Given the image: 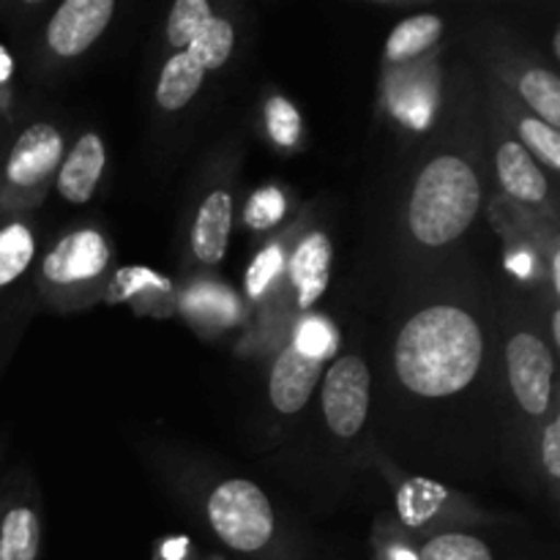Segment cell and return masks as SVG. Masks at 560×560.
<instances>
[{"label":"cell","mask_w":560,"mask_h":560,"mask_svg":"<svg viewBox=\"0 0 560 560\" xmlns=\"http://www.w3.org/2000/svg\"><path fill=\"white\" fill-rule=\"evenodd\" d=\"M485 355L481 328L459 306H430L410 317L397 337L394 366L419 397H452L474 383Z\"/></svg>","instance_id":"obj_1"},{"label":"cell","mask_w":560,"mask_h":560,"mask_svg":"<svg viewBox=\"0 0 560 560\" xmlns=\"http://www.w3.org/2000/svg\"><path fill=\"white\" fill-rule=\"evenodd\" d=\"M481 206V186L474 167L459 156H438L421 170L410 197L408 222L416 241L443 246L474 224Z\"/></svg>","instance_id":"obj_2"},{"label":"cell","mask_w":560,"mask_h":560,"mask_svg":"<svg viewBox=\"0 0 560 560\" xmlns=\"http://www.w3.org/2000/svg\"><path fill=\"white\" fill-rule=\"evenodd\" d=\"M208 520L219 539L235 552H260L273 539V509L257 485L222 481L208 498Z\"/></svg>","instance_id":"obj_3"},{"label":"cell","mask_w":560,"mask_h":560,"mask_svg":"<svg viewBox=\"0 0 560 560\" xmlns=\"http://www.w3.org/2000/svg\"><path fill=\"white\" fill-rule=\"evenodd\" d=\"M370 410V366L359 355H342L326 372L323 413L337 438L359 435Z\"/></svg>","instance_id":"obj_4"},{"label":"cell","mask_w":560,"mask_h":560,"mask_svg":"<svg viewBox=\"0 0 560 560\" xmlns=\"http://www.w3.org/2000/svg\"><path fill=\"white\" fill-rule=\"evenodd\" d=\"M509 383L520 408L530 416H545L552 402V353L534 334H514L506 348Z\"/></svg>","instance_id":"obj_5"},{"label":"cell","mask_w":560,"mask_h":560,"mask_svg":"<svg viewBox=\"0 0 560 560\" xmlns=\"http://www.w3.org/2000/svg\"><path fill=\"white\" fill-rule=\"evenodd\" d=\"M113 14V0H66L47 25L49 49L60 58H77L102 36Z\"/></svg>","instance_id":"obj_6"},{"label":"cell","mask_w":560,"mask_h":560,"mask_svg":"<svg viewBox=\"0 0 560 560\" xmlns=\"http://www.w3.org/2000/svg\"><path fill=\"white\" fill-rule=\"evenodd\" d=\"M63 156V140L52 124H33L16 137L5 159V180L16 189L42 184Z\"/></svg>","instance_id":"obj_7"},{"label":"cell","mask_w":560,"mask_h":560,"mask_svg":"<svg viewBox=\"0 0 560 560\" xmlns=\"http://www.w3.org/2000/svg\"><path fill=\"white\" fill-rule=\"evenodd\" d=\"M107 241L96 230H80V233L66 235L49 249L42 271L52 284H77L96 279L107 268Z\"/></svg>","instance_id":"obj_8"},{"label":"cell","mask_w":560,"mask_h":560,"mask_svg":"<svg viewBox=\"0 0 560 560\" xmlns=\"http://www.w3.org/2000/svg\"><path fill=\"white\" fill-rule=\"evenodd\" d=\"M323 359L317 355L301 353L299 348H288L277 359L271 370V383H268V394L279 413L293 416L310 402L312 392H315L317 381H320Z\"/></svg>","instance_id":"obj_9"},{"label":"cell","mask_w":560,"mask_h":560,"mask_svg":"<svg viewBox=\"0 0 560 560\" xmlns=\"http://www.w3.org/2000/svg\"><path fill=\"white\" fill-rule=\"evenodd\" d=\"M104 162H107V151H104L102 137L93 131L82 135L58 173L60 197L69 202L91 200L104 173Z\"/></svg>","instance_id":"obj_10"},{"label":"cell","mask_w":560,"mask_h":560,"mask_svg":"<svg viewBox=\"0 0 560 560\" xmlns=\"http://www.w3.org/2000/svg\"><path fill=\"white\" fill-rule=\"evenodd\" d=\"M230 228H233V197L224 189L211 191L197 211L195 230H191V249L206 266L222 262L228 252Z\"/></svg>","instance_id":"obj_11"},{"label":"cell","mask_w":560,"mask_h":560,"mask_svg":"<svg viewBox=\"0 0 560 560\" xmlns=\"http://www.w3.org/2000/svg\"><path fill=\"white\" fill-rule=\"evenodd\" d=\"M331 273V241L323 233L310 235L293 255V279L299 284V306L310 310L326 293Z\"/></svg>","instance_id":"obj_12"},{"label":"cell","mask_w":560,"mask_h":560,"mask_svg":"<svg viewBox=\"0 0 560 560\" xmlns=\"http://www.w3.org/2000/svg\"><path fill=\"white\" fill-rule=\"evenodd\" d=\"M498 175L503 189L523 202H541L547 197V178L536 167L534 156L520 142H503L498 148Z\"/></svg>","instance_id":"obj_13"},{"label":"cell","mask_w":560,"mask_h":560,"mask_svg":"<svg viewBox=\"0 0 560 560\" xmlns=\"http://www.w3.org/2000/svg\"><path fill=\"white\" fill-rule=\"evenodd\" d=\"M202 77L206 69L191 58L186 49L175 52L173 58L164 63L162 77H159L156 88V102L162 109H180L195 98V93L200 91Z\"/></svg>","instance_id":"obj_14"},{"label":"cell","mask_w":560,"mask_h":560,"mask_svg":"<svg viewBox=\"0 0 560 560\" xmlns=\"http://www.w3.org/2000/svg\"><path fill=\"white\" fill-rule=\"evenodd\" d=\"M42 525L31 506H11L0 517V560H38Z\"/></svg>","instance_id":"obj_15"},{"label":"cell","mask_w":560,"mask_h":560,"mask_svg":"<svg viewBox=\"0 0 560 560\" xmlns=\"http://www.w3.org/2000/svg\"><path fill=\"white\" fill-rule=\"evenodd\" d=\"M443 36V20L435 14H419L410 20L399 22L392 31L386 42V58L392 63H402V60L416 58V55L427 52L438 38Z\"/></svg>","instance_id":"obj_16"},{"label":"cell","mask_w":560,"mask_h":560,"mask_svg":"<svg viewBox=\"0 0 560 560\" xmlns=\"http://www.w3.org/2000/svg\"><path fill=\"white\" fill-rule=\"evenodd\" d=\"M520 93L539 120L558 129L560 124V80L547 69H528L520 77Z\"/></svg>","instance_id":"obj_17"},{"label":"cell","mask_w":560,"mask_h":560,"mask_svg":"<svg viewBox=\"0 0 560 560\" xmlns=\"http://www.w3.org/2000/svg\"><path fill=\"white\" fill-rule=\"evenodd\" d=\"M36 252L33 233L20 222H11L0 230V288L11 284L27 271Z\"/></svg>","instance_id":"obj_18"},{"label":"cell","mask_w":560,"mask_h":560,"mask_svg":"<svg viewBox=\"0 0 560 560\" xmlns=\"http://www.w3.org/2000/svg\"><path fill=\"white\" fill-rule=\"evenodd\" d=\"M235 44V31L228 20H219L213 16L206 27L195 36V42L186 47V52L202 66V69H219V66L228 63L230 52H233Z\"/></svg>","instance_id":"obj_19"},{"label":"cell","mask_w":560,"mask_h":560,"mask_svg":"<svg viewBox=\"0 0 560 560\" xmlns=\"http://www.w3.org/2000/svg\"><path fill=\"white\" fill-rule=\"evenodd\" d=\"M213 20V11L206 0H178L170 11L167 20V42L173 47L186 49L195 42L197 33Z\"/></svg>","instance_id":"obj_20"},{"label":"cell","mask_w":560,"mask_h":560,"mask_svg":"<svg viewBox=\"0 0 560 560\" xmlns=\"http://www.w3.org/2000/svg\"><path fill=\"white\" fill-rule=\"evenodd\" d=\"M419 560H495L490 547L468 534H441L419 550Z\"/></svg>","instance_id":"obj_21"},{"label":"cell","mask_w":560,"mask_h":560,"mask_svg":"<svg viewBox=\"0 0 560 560\" xmlns=\"http://www.w3.org/2000/svg\"><path fill=\"white\" fill-rule=\"evenodd\" d=\"M520 135H523V142H520V145H523L530 156H536L541 164H547L552 173L560 170L558 129H552V126H547L545 120L539 118H525L520 120Z\"/></svg>","instance_id":"obj_22"},{"label":"cell","mask_w":560,"mask_h":560,"mask_svg":"<svg viewBox=\"0 0 560 560\" xmlns=\"http://www.w3.org/2000/svg\"><path fill=\"white\" fill-rule=\"evenodd\" d=\"M268 131H271L273 142H279L282 148H293L301 137V115L293 104L284 96H273L268 102L266 109Z\"/></svg>","instance_id":"obj_23"},{"label":"cell","mask_w":560,"mask_h":560,"mask_svg":"<svg viewBox=\"0 0 560 560\" xmlns=\"http://www.w3.org/2000/svg\"><path fill=\"white\" fill-rule=\"evenodd\" d=\"M284 197L277 189H262L246 206V222L255 230H268L282 219Z\"/></svg>","instance_id":"obj_24"},{"label":"cell","mask_w":560,"mask_h":560,"mask_svg":"<svg viewBox=\"0 0 560 560\" xmlns=\"http://www.w3.org/2000/svg\"><path fill=\"white\" fill-rule=\"evenodd\" d=\"M279 268H282V252L277 246H268L257 255V260L252 262L249 273H246V288H249L252 295H260L262 290L271 284V279L277 277Z\"/></svg>","instance_id":"obj_25"},{"label":"cell","mask_w":560,"mask_h":560,"mask_svg":"<svg viewBox=\"0 0 560 560\" xmlns=\"http://www.w3.org/2000/svg\"><path fill=\"white\" fill-rule=\"evenodd\" d=\"M541 457H545V468L552 479H560V419H552L545 430V441H541Z\"/></svg>","instance_id":"obj_26"},{"label":"cell","mask_w":560,"mask_h":560,"mask_svg":"<svg viewBox=\"0 0 560 560\" xmlns=\"http://www.w3.org/2000/svg\"><path fill=\"white\" fill-rule=\"evenodd\" d=\"M552 342L560 345V315H552Z\"/></svg>","instance_id":"obj_27"}]
</instances>
